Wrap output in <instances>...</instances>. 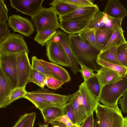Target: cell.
<instances>
[{"mask_svg":"<svg viewBox=\"0 0 127 127\" xmlns=\"http://www.w3.org/2000/svg\"><path fill=\"white\" fill-rule=\"evenodd\" d=\"M17 59L18 87L25 88L29 83L32 69L28 53L24 52L18 54Z\"/></svg>","mask_w":127,"mask_h":127,"instance_id":"ba28073f","label":"cell"},{"mask_svg":"<svg viewBox=\"0 0 127 127\" xmlns=\"http://www.w3.org/2000/svg\"><path fill=\"white\" fill-rule=\"evenodd\" d=\"M75 127H80V126L77 125H76Z\"/></svg>","mask_w":127,"mask_h":127,"instance_id":"db71d44e","label":"cell"},{"mask_svg":"<svg viewBox=\"0 0 127 127\" xmlns=\"http://www.w3.org/2000/svg\"><path fill=\"white\" fill-rule=\"evenodd\" d=\"M85 112L88 116L93 113L96 109L99 101L88 89L84 81L79 86L78 90Z\"/></svg>","mask_w":127,"mask_h":127,"instance_id":"9a60e30c","label":"cell"},{"mask_svg":"<svg viewBox=\"0 0 127 127\" xmlns=\"http://www.w3.org/2000/svg\"><path fill=\"white\" fill-rule=\"evenodd\" d=\"M68 101L64 106L66 111V114L72 123L74 125H76L75 116L72 104L69 101Z\"/></svg>","mask_w":127,"mask_h":127,"instance_id":"74e56055","label":"cell"},{"mask_svg":"<svg viewBox=\"0 0 127 127\" xmlns=\"http://www.w3.org/2000/svg\"><path fill=\"white\" fill-rule=\"evenodd\" d=\"M32 68L37 70L48 77L53 78L60 80L55 75L43 66L36 57H32Z\"/></svg>","mask_w":127,"mask_h":127,"instance_id":"d6a6232c","label":"cell"},{"mask_svg":"<svg viewBox=\"0 0 127 127\" xmlns=\"http://www.w3.org/2000/svg\"><path fill=\"white\" fill-rule=\"evenodd\" d=\"M31 19L36 33L48 30L57 31L60 28L58 18L52 6L42 7Z\"/></svg>","mask_w":127,"mask_h":127,"instance_id":"277c9868","label":"cell"},{"mask_svg":"<svg viewBox=\"0 0 127 127\" xmlns=\"http://www.w3.org/2000/svg\"><path fill=\"white\" fill-rule=\"evenodd\" d=\"M117 47H115L100 52L98 56V58L112 63L123 65L117 57L116 54Z\"/></svg>","mask_w":127,"mask_h":127,"instance_id":"83f0119b","label":"cell"},{"mask_svg":"<svg viewBox=\"0 0 127 127\" xmlns=\"http://www.w3.org/2000/svg\"><path fill=\"white\" fill-rule=\"evenodd\" d=\"M114 31L109 30H96V41L102 50L108 42Z\"/></svg>","mask_w":127,"mask_h":127,"instance_id":"f546056e","label":"cell"},{"mask_svg":"<svg viewBox=\"0 0 127 127\" xmlns=\"http://www.w3.org/2000/svg\"><path fill=\"white\" fill-rule=\"evenodd\" d=\"M7 21L9 26L13 31L19 32L27 37L30 36L35 31L31 22L28 19L19 15L13 14L9 16Z\"/></svg>","mask_w":127,"mask_h":127,"instance_id":"9c48e42d","label":"cell"},{"mask_svg":"<svg viewBox=\"0 0 127 127\" xmlns=\"http://www.w3.org/2000/svg\"><path fill=\"white\" fill-rule=\"evenodd\" d=\"M111 18L99 9L94 14L92 20L87 28L97 30L108 22Z\"/></svg>","mask_w":127,"mask_h":127,"instance_id":"d4e9b609","label":"cell"},{"mask_svg":"<svg viewBox=\"0 0 127 127\" xmlns=\"http://www.w3.org/2000/svg\"><path fill=\"white\" fill-rule=\"evenodd\" d=\"M52 127H61L58 121H55L50 123Z\"/></svg>","mask_w":127,"mask_h":127,"instance_id":"681fc988","label":"cell"},{"mask_svg":"<svg viewBox=\"0 0 127 127\" xmlns=\"http://www.w3.org/2000/svg\"><path fill=\"white\" fill-rule=\"evenodd\" d=\"M123 97L120 99L118 103L120 105L121 111L127 114V90L124 92Z\"/></svg>","mask_w":127,"mask_h":127,"instance_id":"7bdbcfd3","label":"cell"},{"mask_svg":"<svg viewBox=\"0 0 127 127\" xmlns=\"http://www.w3.org/2000/svg\"><path fill=\"white\" fill-rule=\"evenodd\" d=\"M117 57L123 65L127 67V42L117 47Z\"/></svg>","mask_w":127,"mask_h":127,"instance_id":"836d02e7","label":"cell"},{"mask_svg":"<svg viewBox=\"0 0 127 127\" xmlns=\"http://www.w3.org/2000/svg\"><path fill=\"white\" fill-rule=\"evenodd\" d=\"M39 73L37 70L32 68L29 82H32L37 85Z\"/></svg>","mask_w":127,"mask_h":127,"instance_id":"f6af8a7d","label":"cell"},{"mask_svg":"<svg viewBox=\"0 0 127 127\" xmlns=\"http://www.w3.org/2000/svg\"><path fill=\"white\" fill-rule=\"evenodd\" d=\"M93 113L88 116L87 117L80 126V127H94V119Z\"/></svg>","mask_w":127,"mask_h":127,"instance_id":"ee69618b","label":"cell"},{"mask_svg":"<svg viewBox=\"0 0 127 127\" xmlns=\"http://www.w3.org/2000/svg\"><path fill=\"white\" fill-rule=\"evenodd\" d=\"M17 54L7 53L2 54L0 60V64L3 72L14 88L18 87Z\"/></svg>","mask_w":127,"mask_h":127,"instance_id":"52a82bcc","label":"cell"},{"mask_svg":"<svg viewBox=\"0 0 127 127\" xmlns=\"http://www.w3.org/2000/svg\"><path fill=\"white\" fill-rule=\"evenodd\" d=\"M10 33V31L6 22H0V43Z\"/></svg>","mask_w":127,"mask_h":127,"instance_id":"f35d334b","label":"cell"},{"mask_svg":"<svg viewBox=\"0 0 127 127\" xmlns=\"http://www.w3.org/2000/svg\"><path fill=\"white\" fill-rule=\"evenodd\" d=\"M64 83L60 80L51 77H48L46 81V84L47 87L54 90L57 89L61 87Z\"/></svg>","mask_w":127,"mask_h":127,"instance_id":"8d00e7d4","label":"cell"},{"mask_svg":"<svg viewBox=\"0 0 127 127\" xmlns=\"http://www.w3.org/2000/svg\"><path fill=\"white\" fill-rule=\"evenodd\" d=\"M36 116V115L35 112L30 113V116L24 127H33Z\"/></svg>","mask_w":127,"mask_h":127,"instance_id":"7dc6e473","label":"cell"},{"mask_svg":"<svg viewBox=\"0 0 127 127\" xmlns=\"http://www.w3.org/2000/svg\"><path fill=\"white\" fill-rule=\"evenodd\" d=\"M68 41L78 63L86 66L93 71L98 72L102 66L97 62L100 52L88 45L78 34L69 35Z\"/></svg>","mask_w":127,"mask_h":127,"instance_id":"6da1fadb","label":"cell"},{"mask_svg":"<svg viewBox=\"0 0 127 127\" xmlns=\"http://www.w3.org/2000/svg\"><path fill=\"white\" fill-rule=\"evenodd\" d=\"M127 90V74L117 82L103 87L101 91L99 101L104 105L117 107L119 99Z\"/></svg>","mask_w":127,"mask_h":127,"instance_id":"3957f363","label":"cell"},{"mask_svg":"<svg viewBox=\"0 0 127 127\" xmlns=\"http://www.w3.org/2000/svg\"><path fill=\"white\" fill-rule=\"evenodd\" d=\"M27 92L25 88H14L4 99L0 106V108H5L15 100L23 97Z\"/></svg>","mask_w":127,"mask_h":127,"instance_id":"484cf974","label":"cell"},{"mask_svg":"<svg viewBox=\"0 0 127 127\" xmlns=\"http://www.w3.org/2000/svg\"><path fill=\"white\" fill-rule=\"evenodd\" d=\"M96 74L101 90L106 85L114 84L122 79L117 72L105 67L102 66Z\"/></svg>","mask_w":127,"mask_h":127,"instance_id":"ac0fdd59","label":"cell"},{"mask_svg":"<svg viewBox=\"0 0 127 127\" xmlns=\"http://www.w3.org/2000/svg\"><path fill=\"white\" fill-rule=\"evenodd\" d=\"M39 61L49 71L64 83L70 80V75L67 70L64 68L57 64L48 62L41 59H39Z\"/></svg>","mask_w":127,"mask_h":127,"instance_id":"d6986e66","label":"cell"},{"mask_svg":"<svg viewBox=\"0 0 127 127\" xmlns=\"http://www.w3.org/2000/svg\"><path fill=\"white\" fill-rule=\"evenodd\" d=\"M99 9L95 5L93 6L78 7L71 12L59 17L60 21L70 20H82L93 17Z\"/></svg>","mask_w":127,"mask_h":127,"instance_id":"4fadbf2b","label":"cell"},{"mask_svg":"<svg viewBox=\"0 0 127 127\" xmlns=\"http://www.w3.org/2000/svg\"><path fill=\"white\" fill-rule=\"evenodd\" d=\"M103 12L109 17L118 19H123L127 15L126 9L118 0H108Z\"/></svg>","mask_w":127,"mask_h":127,"instance_id":"e0dca14e","label":"cell"},{"mask_svg":"<svg viewBox=\"0 0 127 127\" xmlns=\"http://www.w3.org/2000/svg\"><path fill=\"white\" fill-rule=\"evenodd\" d=\"M1 55H1V50L0 49V58H1Z\"/></svg>","mask_w":127,"mask_h":127,"instance_id":"f5cc1de1","label":"cell"},{"mask_svg":"<svg viewBox=\"0 0 127 127\" xmlns=\"http://www.w3.org/2000/svg\"><path fill=\"white\" fill-rule=\"evenodd\" d=\"M93 19V17L82 20L60 21L59 28L69 35L78 33L87 28Z\"/></svg>","mask_w":127,"mask_h":127,"instance_id":"5bb4252c","label":"cell"},{"mask_svg":"<svg viewBox=\"0 0 127 127\" xmlns=\"http://www.w3.org/2000/svg\"><path fill=\"white\" fill-rule=\"evenodd\" d=\"M69 34L60 30L57 31L53 37L54 41L58 42L64 49L68 59L72 72L76 74L79 71L77 60L72 52L68 41Z\"/></svg>","mask_w":127,"mask_h":127,"instance_id":"8fae6325","label":"cell"},{"mask_svg":"<svg viewBox=\"0 0 127 127\" xmlns=\"http://www.w3.org/2000/svg\"><path fill=\"white\" fill-rule=\"evenodd\" d=\"M14 88L12 83L3 72L0 64V106L4 99Z\"/></svg>","mask_w":127,"mask_h":127,"instance_id":"44dd1931","label":"cell"},{"mask_svg":"<svg viewBox=\"0 0 127 127\" xmlns=\"http://www.w3.org/2000/svg\"><path fill=\"white\" fill-rule=\"evenodd\" d=\"M41 111L45 123L49 124L57 118L66 114L64 106H50L45 108Z\"/></svg>","mask_w":127,"mask_h":127,"instance_id":"ffe728a7","label":"cell"},{"mask_svg":"<svg viewBox=\"0 0 127 127\" xmlns=\"http://www.w3.org/2000/svg\"><path fill=\"white\" fill-rule=\"evenodd\" d=\"M1 55L5 54H18L29 52L27 43L24 36L15 33H10L2 42L0 43Z\"/></svg>","mask_w":127,"mask_h":127,"instance_id":"5b68a950","label":"cell"},{"mask_svg":"<svg viewBox=\"0 0 127 127\" xmlns=\"http://www.w3.org/2000/svg\"><path fill=\"white\" fill-rule=\"evenodd\" d=\"M66 3L73 5L78 7L91 6L95 4L93 3V0H62Z\"/></svg>","mask_w":127,"mask_h":127,"instance_id":"d590c367","label":"cell"},{"mask_svg":"<svg viewBox=\"0 0 127 127\" xmlns=\"http://www.w3.org/2000/svg\"><path fill=\"white\" fill-rule=\"evenodd\" d=\"M95 31L94 29L86 28L79 33L78 34L88 45L100 52L102 49L96 41Z\"/></svg>","mask_w":127,"mask_h":127,"instance_id":"7402d4cb","label":"cell"},{"mask_svg":"<svg viewBox=\"0 0 127 127\" xmlns=\"http://www.w3.org/2000/svg\"><path fill=\"white\" fill-rule=\"evenodd\" d=\"M30 115V113H26L21 116L13 127H24Z\"/></svg>","mask_w":127,"mask_h":127,"instance_id":"b9f144b4","label":"cell"},{"mask_svg":"<svg viewBox=\"0 0 127 127\" xmlns=\"http://www.w3.org/2000/svg\"><path fill=\"white\" fill-rule=\"evenodd\" d=\"M49 4L53 6L56 14L59 17L67 14L78 8L62 0H53Z\"/></svg>","mask_w":127,"mask_h":127,"instance_id":"603a6c76","label":"cell"},{"mask_svg":"<svg viewBox=\"0 0 127 127\" xmlns=\"http://www.w3.org/2000/svg\"><path fill=\"white\" fill-rule=\"evenodd\" d=\"M23 98L30 101L40 111L48 107L54 106L46 100L40 97L33 95L30 92H27Z\"/></svg>","mask_w":127,"mask_h":127,"instance_id":"f1b7e54d","label":"cell"},{"mask_svg":"<svg viewBox=\"0 0 127 127\" xmlns=\"http://www.w3.org/2000/svg\"><path fill=\"white\" fill-rule=\"evenodd\" d=\"M99 127H127V118H124L118 106L112 107L99 102L95 110Z\"/></svg>","mask_w":127,"mask_h":127,"instance_id":"7a4b0ae2","label":"cell"},{"mask_svg":"<svg viewBox=\"0 0 127 127\" xmlns=\"http://www.w3.org/2000/svg\"><path fill=\"white\" fill-rule=\"evenodd\" d=\"M97 62L101 66L105 67L117 72L123 78L127 74V67L109 62L98 58Z\"/></svg>","mask_w":127,"mask_h":127,"instance_id":"4dcf8cb0","label":"cell"},{"mask_svg":"<svg viewBox=\"0 0 127 127\" xmlns=\"http://www.w3.org/2000/svg\"><path fill=\"white\" fill-rule=\"evenodd\" d=\"M55 121H58L63 123L65 124L67 127H70L75 125L72 123L66 114L57 118Z\"/></svg>","mask_w":127,"mask_h":127,"instance_id":"bcb514c9","label":"cell"},{"mask_svg":"<svg viewBox=\"0 0 127 127\" xmlns=\"http://www.w3.org/2000/svg\"><path fill=\"white\" fill-rule=\"evenodd\" d=\"M123 19H118L111 18L107 23L97 30H109L115 31L121 28L122 21Z\"/></svg>","mask_w":127,"mask_h":127,"instance_id":"e575fe53","label":"cell"},{"mask_svg":"<svg viewBox=\"0 0 127 127\" xmlns=\"http://www.w3.org/2000/svg\"><path fill=\"white\" fill-rule=\"evenodd\" d=\"M48 125V124H40L39 125V127H49Z\"/></svg>","mask_w":127,"mask_h":127,"instance_id":"f907efd6","label":"cell"},{"mask_svg":"<svg viewBox=\"0 0 127 127\" xmlns=\"http://www.w3.org/2000/svg\"><path fill=\"white\" fill-rule=\"evenodd\" d=\"M30 93L46 100L56 106L64 107L69 100V95H65L56 94L48 89H38Z\"/></svg>","mask_w":127,"mask_h":127,"instance_id":"7c38bea8","label":"cell"},{"mask_svg":"<svg viewBox=\"0 0 127 127\" xmlns=\"http://www.w3.org/2000/svg\"><path fill=\"white\" fill-rule=\"evenodd\" d=\"M57 31L48 30L42 31L36 33L34 40L42 46L55 34Z\"/></svg>","mask_w":127,"mask_h":127,"instance_id":"1f68e13d","label":"cell"},{"mask_svg":"<svg viewBox=\"0 0 127 127\" xmlns=\"http://www.w3.org/2000/svg\"><path fill=\"white\" fill-rule=\"evenodd\" d=\"M4 0H0V22H5L8 19V12Z\"/></svg>","mask_w":127,"mask_h":127,"instance_id":"ab89813d","label":"cell"},{"mask_svg":"<svg viewBox=\"0 0 127 127\" xmlns=\"http://www.w3.org/2000/svg\"><path fill=\"white\" fill-rule=\"evenodd\" d=\"M59 123L61 127H67L63 123L59 121Z\"/></svg>","mask_w":127,"mask_h":127,"instance_id":"816d5d0a","label":"cell"},{"mask_svg":"<svg viewBox=\"0 0 127 127\" xmlns=\"http://www.w3.org/2000/svg\"><path fill=\"white\" fill-rule=\"evenodd\" d=\"M127 42L125 38L122 28L114 31L108 42L100 52Z\"/></svg>","mask_w":127,"mask_h":127,"instance_id":"cb8c5ba5","label":"cell"},{"mask_svg":"<svg viewBox=\"0 0 127 127\" xmlns=\"http://www.w3.org/2000/svg\"><path fill=\"white\" fill-rule=\"evenodd\" d=\"M81 68L79 70L84 81H85L93 76L94 74L92 70L88 68L86 66L80 65Z\"/></svg>","mask_w":127,"mask_h":127,"instance_id":"60d3db41","label":"cell"},{"mask_svg":"<svg viewBox=\"0 0 127 127\" xmlns=\"http://www.w3.org/2000/svg\"><path fill=\"white\" fill-rule=\"evenodd\" d=\"M48 77L40 72L37 85L42 89H43L46 85V81Z\"/></svg>","mask_w":127,"mask_h":127,"instance_id":"c3c4849f","label":"cell"},{"mask_svg":"<svg viewBox=\"0 0 127 127\" xmlns=\"http://www.w3.org/2000/svg\"><path fill=\"white\" fill-rule=\"evenodd\" d=\"M75 125H74L73 126L70 127H75Z\"/></svg>","mask_w":127,"mask_h":127,"instance_id":"11a10c76","label":"cell"},{"mask_svg":"<svg viewBox=\"0 0 127 127\" xmlns=\"http://www.w3.org/2000/svg\"><path fill=\"white\" fill-rule=\"evenodd\" d=\"M44 0H10V5L17 11L31 17L35 15L43 7Z\"/></svg>","mask_w":127,"mask_h":127,"instance_id":"30bf717a","label":"cell"},{"mask_svg":"<svg viewBox=\"0 0 127 127\" xmlns=\"http://www.w3.org/2000/svg\"><path fill=\"white\" fill-rule=\"evenodd\" d=\"M69 101L72 103L74 110L76 125L80 126L86 118L80 93L78 90L72 95H69Z\"/></svg>","mask_w":127,"mask_h":127,"instance_id":"2e32d148","label":"cell"},{"mask_svg":"<svg viewBox=\"0 0 127 127\" xmlns=\"http://www.w3.org/2000/svg\"><path fill=\"white\" fill-rule=\"evenodd\" d=\"M46 54L49 60L53 63L70 67L66 55L62 47L53 37L46 43Z\"/></svg>","mask_w":127,"mask_h":127,"instance_id":"8992f818","label":"cell"},{"mask_svg":"<svg viewBox=\"0 0 127 127\" xmlns=\"http://www.w3.org/2000/svg\"><path fill=\"white\" fill-rule=\"evenodd\" d=\"M84 82L88 89L99 101L101 90L96 73H95L93 76Z\"/></svg>","mask_w":127,"mask_h":127,"instance_id":"4316f807","label":"cell"}]
</instances>
